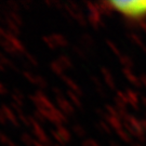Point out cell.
<instances>
[{
    "label": "cell",
    "instance_id": "obj_1",
    "mask_svg": "<svg viewBox=\"0 0 146 146\" xmlns=\"http://www.w3.org/2000/svg\"><path fill=\"white\" fill-rule=\"evenodd\" d=\"M110 9L125 20L140 22L146 20V0L140 1H110Z\"/></svg>",
    "mask_w": 146,
    "mask_h": 146
}]
</instances>
